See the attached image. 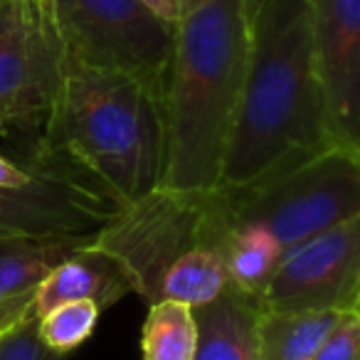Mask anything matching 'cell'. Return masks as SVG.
I'll use <instances>...</instances> for the list:
<instances>
[{
  "label": "cell",
  "instance_id": "obj_19",
  "mask_svg": "<svg viewBox=\"0 0 360 360\" xmlns=\"http://www.w3.org/2000/svg\"><path fill=\"white\" fill-rule=\"evenodd\" d=\"M311 360H360V311H345Z\"/></svg>",
  "mask_w": 360,
  "mask_h": 360
},
{
  "label": "cell",
  "instance_id": "obj_16",
  "mask_svg": "<svg viewBox=\"0 0 360 360\" xmlns=\"http://www.w3.org/2000/svg\"><path fill=\"white\" fill-rule=\"evenodd\" d=\"M198 326L193 306L180 301L148 304L141 326V360H193Z\"/></svg>",
  "mask_w": 360,
  "mask_h": 360
},
{
  "label": "cell",
  "instance_id": "obj_2",
  "mask_svg": "<svg viewBox=\"0 0 360 360\" xmlns=\"http://www.w3.org/2000/svg\"><path fill=\"white\" fill-rule=\"evenodd\" d=\"M333 141L314 65L309 0H266L252 20L250 65L217 188H247Z\"/></svg>",
  "mask_w": 360,
  "mask_h": 360
},
{
  "label": "cell",
  "instance_id": "obj_5",
  "mask_svg": "<svg viewBox=\"0 0 360 360\" xmlns=\"http://www.w3.org/2000/svg\"><path fill=\"white\" fill-rule=\"evenodd\" d=\"M232 225L264 227L281 247L360 217V146H328L247 188H220Z\"/></svg>",
  "mask_w": 360,
  "mask_h": 360
},
{
  "label": "cell",
  "instance_id": "obj_10",
  "mask_svg": "<svg viewBox=\"0 0 360 360\" xmlns=\"http://www.w3.org/2000/svg\"><path fill=\"white\" fill-rule=\"evenodd\" d=\"M37 168V165H35ZM30 186L0 191V247L50 237L94 235L116 207L72 180L37 168Z\"/></svg>",
  "mask_w": 360,
  "mask_h": 360
},
{
  "label": "cell",
  "instance_id": "obj_20",
  "mask_svg": "<svg viewBox=\"0 0 360 360\" xmlns=\"http://www.w3.org/2000/svg\"><path fill=\"white\" fill-rule=\"evenodd\" d=\"M40 175V170L30 163H20L0 153V191H15V188L30 186Z\"/></svg>",
  "mask_w": 360,
  "mask_h": 360
},
{
  "label": "cell",
  "instance_id": "obj_7",
  "mask_svg": "<svg viewBox=\"0 0 360 360\" xmlns=\"http://www.w3.org/2000/svg\"><path fill=\"white\" fill-rule=\"evenodd\" d=\"M65 70L45 0H0V136L40 129Z\"/></svg>",
  "mask_w": 360,
  "mask_h": 360
},
{
  "label": "cell",
  "instance_id": "obj_21",
  "mask_svg": "<svg viewBox=\"0 0 360 360\" xmlns=\"http://www.w3.org/2000/svg\"><path fill=\"white\" fill-rule=\"evenodd\" d=\"M32 309V301H20V304L0 306V335L6 333L11 326H15L20 319H25Z\"/></svg>",
  "mask_w": 360,
  "mask_h": 360
},
{
  "label": "cell",
  "instance_id": "obj_22",
  "mask_svg": "<svg viewBox=\"0 0 360 360\" xmlns=\"http://www.w3.org/2000/svg\"><path fill=\"white\" fill-rule=\"evenodd\" d=\"M143 3L155 13V15L163 18L165 22H170V25H173L175 15H178L180 0H143Z\"/></svg>",
  "mask_w": 360,
  "mask_h": 360
},
{
  "label": "cell",
  "instance_id": "obj_18",
  "mask_svg": "<svg viewBox=\"0 0 360 360\" xmlns=\"http://www.w3.org/2000/svg\"><path fill=\"white\" fill-rule=\"evenodd\" d=\"M0 360H65L52 353L37 335V319L32 311L0 335Z\"/></svg>",
  "mask_w": 360,
  "mask_h": 360
},
{
  "label": "cell",
  "instance_id": "obj_17",
  "mask_svg": "<svg viewBox=\"0 0 360 360\" xmlns=\"http://www.w3.org/2000/svg\"><path fill=\"white\" fill-rule=\"evenodd\" d=\"M101 309L91 301H70L60 304L37 319V335L52 353L67 355L91 338L99 323Z\"/></svg>",
  "mask_w": 360,
  "mask_h": 360
},
{
  "label": "cell",
  "instance_id": "obj_15",
  "mask_svg": "<svg viewBox=\"0 0 360 360\" xmlns=\"http://www.w3.org/2000/svg\"><path fill=\"white\" fill-rule=\"evenodd\" d=\"M284 257V247L274 240V235L257 225H232L227 235L225 264L230 274L232 289L259 301L271 274Z\"/></svg>",
  "mask_w": 360,
  "mask_h": 360
},
{
  "label": "cell",
  "instance_id": "obj_8",
  "mask_svg": "<svg viewBox=\"0 0 360 360\" xmlns=\"http://www.w3.org/2000/svg\"><path fill=\"white\" fill-rule=\"evenodd\" d=\"M259 306L360 311V217L286 250L262 291Z\"/></svg>",
  "mask_w": 360,
  "mask_h": 360
},
{
  "label": "cell",
  "instance_id": "obj_23",
  "mask_svg": "<svg viewBox=\"0 0 360 360\" xmlns=\"http://www.w3.org/2000/svg\"><path fill=\"white\" fill-rule=\"evenodd\" d=\"M266 0H245V11H247V18H250V22L255 20V15L262 11V6H264Z\"/></svg>",
  "mask_w": 360,
  "mask_h": 360
},
{
  "label": "cell",
  "instance_id": "obj_13",
  "mask_svg": "<svg viewBox=\"0 0 360 360\" xmlns=\"http://www.w3.org/2000/svg\"><path fill=\"white\" fill-rule=\"evenodd\" d=\"M345 311L262 309L257 316V360H311Z\"/></svg>",
  "mask_w": 360,
  "mask_h": 360
},
{
  "label": "cell",
  "instance_id": "obj_14",
  "mask_svg": "<svg viewBox=\"0 0 360 360\" xmlns=\"http://www.w3.org/2000/svg\"><path fill=\"white\" fill-rule=\"evenodd\" d=\"M91 237L94 235L50 237L0 247V306L32 301L37 284Z\"/></svg>",
  "mask_w": 360,
  "mask_h": 360
},
{
  "label": "cell",
  "instance_id": "obj_6",
  "mask_svg": "<svg viewBox=\"0 0 360 360\" xmlns=\"http://www.w3.org/2000/svg\"><path fill=\"white\" fill-rule=\"evenodd\" d=\"M65 57L134 77L163 94L173 25L143 0H45Z\"/></svg>",
  "mask_w": 360,
  "mask_h": 360
},
{
  "label": "cell",
  "instance_id": "obj_1",
  "mask_svg": "<svg viewBox=\"0 0 360 360\" xmlns=\"http://www.w3.org/2000/svg\"><path fill=\"white\" fill-rule=\"evenodd\" d=\"M30 165L114 207L148 195L160 188L165 170L163 94L134 77L65 57Z\"/></svg>",
  "mask_w": 360,
  "mask_h": 360
},
{
  "label": "cell",
  "instance_id": "obj_12",
  "mask_svg": "<svg viewBox=\"0 0 360 360\" xmlns=\"http://www.w3.org/2000/svg\"><path fill=\"white\" fill-rule=\"evenodd\" d=\"M198 345L193 360H257L259 301L227 289L217 299L193 309Z\"/></svg>",
  "mask_w": 360,
  "mask_h": 360
},
{
  "label": "cell",
  "instance_id": "obj_3",
  "mask_svg": "<svg viewBox=\"0 0 360 360\" xmlns=\"http://www.w3.org/2000/svg\"><path fill=\"white\" fill-rule=\"evenodd\" d=\"M250 45L245 0H180L163 84V188L205 193L220 186Z\"/></svg>",
  "mask_w": 360,
  "mask_h": 360
},
{
  "label": "cell",
  "instance_id": "obj_9",
  "mask_svg": "<svg viewBox=\"0 0 360 360\" xmlns=\"http://www.w3.org/2000/svg\"><path fill=\"white\" fill-rule=\"evenodd\" d=\"M314 65L335 143L360 146V0H309Z\"/></svg>",
  "mask_w": 360,
  "mask_h": 360
},
{
  "label": "cell",
  "instance_id": "obj_11",
  "mask_svg": "<svg viewBox=\"0 0 360 360\" xmlns=\"http://www.w3.org/2000/svg\"><path fill=\"white\" fill-rule=\"evenodd\" d=\"M126 294H131V286L124 271L109 255L91 247L89 240L86 245L77 247L70 257H65L37 284L30 311L35 319H40L50 309L70 301H91L101 311H106L119 304Z\"/></svg>",
  "mask_w": 360,
  "mask_h": 360
},
{
  "label": "cell",
  "instance_id": "obj_4",
  "mask_svg": "<svg viewBox=\"0 0 360 360\" xmlns=\"http://www.w3.org/2000/svg\"><path fill=\"white\" fill-rule=\"evenodd\" d=\"M230 220L220 188L180 193L155 188L121 205L94 232L91 247L124 271L131 294L146 304L202 306L232 289L225 264Z\"/></svg>",
  "mask_w": 360,
  "mask_h": 360
}]
</instances>
